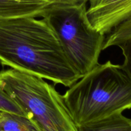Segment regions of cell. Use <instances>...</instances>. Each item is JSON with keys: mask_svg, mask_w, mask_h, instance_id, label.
Instances as JSON below:
<instances>
[{"mask_svg": "<svg viewBox=\"0 0 131 131\" xmlns=\"http://www.w3.org/2000/svg\"><path fill=\"white\" fill-rule=\"evenodd\" d=\"M0 63L66 87L81 78L53 29L33 17L0 20Z\"/></svg>", "mask_w": 131, "mask_h": 131, "instance_id": "1", "label": "cell"}, {"mask_svg": "<svg viewBox=\"0 0 131 131\" xmlns=\"http://www.w3.org/2000/svg\"><path fill=\"white\" fill-rule=\"evenodd\" d=\"M0 112L15 114L28 118L21 107L11 98L0 86Z\"/></svg>", "mask_w": 131, "mask_h": 131, "instance_id": "10", "label": "cell"}, {"mask_svg": "<svg viewBox=\"0 0 131 131\" xmlns=\"http://www.w3.org/2000/svg\"><path fill=\"white\" fill-rule=\"evenodd\" d=\"M0 116H1V112H0Z\"/></svg>", "mask_w": 131, "mask_h": 131, "instance_id": "13", "label": "cell"}, {"mask_svg": "<svg viewBox=\"0 0 131 131\" xmlns=\"http://www.w3.org/2000/svg\"><path fill=\"white\" fill-rule=\"evenodd\" d=\"M50 3L55 5H79L81 3H87L90 0H48Z\"/></svg>", "mask_w": 131, "mask_h": 131, "instance_id": "12", "label": "cell"}, {"mask_svg": "<svg viewBox=\"0 0 131 131\" xmlns=\"http://www.w3.org/2000/svg\"><path fill=\"white\" fill-rule=\"evenodd\" d=\"M51 5L48 0H0V20L41 17Z\"/></svg>", "mask_w": 131, "mask_h": 131, "instance_id": "6", "label": "cell"}, {"mask_svg": "<svg viewBox=\"0 0 131 131\" xmlns=\"http://www.w3.org/2000/svg\"><path fill=\"white\" fill-rule=\"evenodd\" d=\"M0 86L40 131H79L63 95L42 78L9 69Z\"/></svg>", "mask_w": 131, "mask_h": 131, "instance_id": "3", "label": "cell"}, {"mask_svg": "<svg viewBox=\"0 0 131 131\" xmlns=\"http://www.w3.org/2000/svg\"><path fill=\"white\" fill-rule=\"evenodd\" d=\"M78 129L79 131H131V119L118 113L81 125Z\"/></svg>", "mask_w": 131, "mask_h": 131, "instance_id": "7", "label": "cell"}, {"mask_svg": "<svg viewBox=\"0 0 131 131\" xmlns=\"http://www.w3.org/2000/svg\"><path fill=\"white\" fill-rule=\"evenodd\" d=\"M78 127L131 109V79L121 65L99 63L63 95Z\"/></svg>", "mask_w": 131, "mask_h": 131, "instance_id": "2", "label": "cell"}, {"mask_svg": "<svg viewBox=\"0 0 131 131\" xmlns=\"http://www.w3.org/2000/svg\"><path fill=\"white\" fill-rule=\"evenodd\" d=\"M118 47L121 49L124 56V61L121 65L122 68L131 79V40L124 42Z\"/></svg>", "mask_w": 131, "mask_h": 131, "instance_id": "11", "label": "cell"}, {"mask_svg": "<svg viewBox=\"0 0 131 131\" xmlns=\"http://www.w3.org/2000/svg\"><path fill=\"white\" fill-rule=\"evenodd\" d=\"M131 40V17L115 27L105 38L102 50L113 46H118Z\"/></svg>", "mask_w": 131, "mask_h": 131, "instance_id": "9", "label": "cell"}, {"mask_svg": "<svg viewBox=\"0 0 131 131\" xmlns=\"http://www.w3.org/2000/svg\"><path fill=\"white\" fill-rule=\"evenodd\" d=\"M0 131H40L28 118L1 112Z\"/></svg>", "mask_w": 131, "mask_h": 131, "instance_id": "8", "label": "cell"}, {"mask_svg": "<svg viewBox=\"0 0 131 131\" xmlns=\"http://www.w3.org/2000/svg\"><path fill=\"white\" fill-rule=\"evenodd\" d=\"M86 3L50 5L41 17L51 27L74 70L83 77L99 64L105 35L92 26Z\"/></svg>", "mask_w": 131, "mask_h": 131, "instance_id": "4", "label": "cell"}, {"mask_svg": "<svg viewBox=\"0 0 131 131\" xmlns=\"http://www.w3.org/2000/svg\"><path fill=\"white\" fill-rule=\"evenodd\" d=\"M86 13L92 26L107 35L131 17V0H90Z\"/></svg>", "mask_w": 131, "mask_h": 131, "instance_id": "5", "label": "cell"}]
</instances>
